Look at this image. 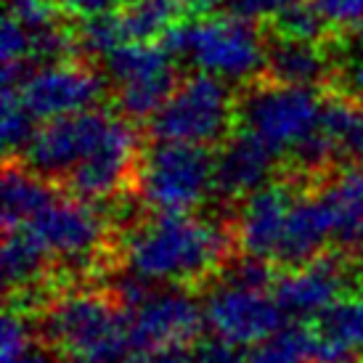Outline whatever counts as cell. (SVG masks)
Here are the masks:
<instances>
[{
	"label": "cell",
	"mask_w": 363,
	"mask_h": 363,
	"mask_svg": "<svg viewBox=\"0 0 363 363\" xmlns=\"http://www.w3.org/2000/svg\"><path fill=\"white\" fill-rule=\"evenodd\" d=\"M122 262L125 271L152 284L191 286L204 284L233 257V223L207 220L196 215L152 212L125 228Z\"/></svg>",
	"instance_id": "1"
},
{
	"label": "cell",
	"mask_w": 363,
	"mask_h": 363,
	"mask_svg": "<svg viewBox=\"0 0 363 363\" xmlns=\"http://www.w3.org/2000/svg\"><path fill=\"white\" fill-rule=\"evenodd\" d=\"M38 337L56 353L93 363H130L135 358L130 315L106 289H72L43 305L35 315Z\"/></svg>",
	"instance_id": "2"
},
{
	"label": "cell",
	"mask_w": 363,
	"mask_h": 363,
	"mask_svg": "<svg viewBox=\"0 0 363 363\" xmlns=\"http://www.w3.org/2000/svg\"><path fill=\"white\" fill-rule=\"evenodd\" d=\"M239 125V93L231 82L194 72L183 77L160 114L149 122L154 141L189 143L215 149L231 138Z\"/></svg>",
	"instance_id": "3"
},
{
	"label": "cell",
	"mask_w": 363,
	"mask_h": 363,
	"mask_svg": "<svg viewBox=\"0 0 363 363\" xmlns=\"http://www.w3.org/2000/svg\"><path fill=\"white\" fill-rule=\"evenodd\" d=\"M135 191L152 212L191 215L215 194V149L154 141L141 157Z\"/></svg>",
	"instance_id": "4"
},
{
	"label": "cell",
	"mask_w": 363,
	"mask_h": 363,
	"mask_svg": "<svg viewBox=\"0 0 363 363\" xmlns=\"http://www.w3.org/2000/svg\"><path fill=\"white\" fill-rule=\"evenodd\" d=\"M323 99L318 91L255 80L239 91V128L260 138L276 157L308 141L321 125Z\"/></svg>",
	"instance_id": "5"
},
{
	"label": "cell",
	"mask_w": 363,
	"mask_h": 363,
	"mask_svg": "<svg viewBox=\"0 0 363 363\" xmlns=\"http://www.w3.org/2000/svg\"><path fill=\"white\" fill-rule=\"evenodd\" d=\"M186 59L196 72L212 74L223 82L260 80L265 69V38L250 21H242L231 13H207L191 21L189 51Z\"/></svg>",
	"instance_id": "6"
},
{
	"label": "cell",
	"mask_w": 363,
	"mask_h": 363,
	"mask_svg": "<svg viewBox=\"0 0 363 363\" xmlns=\"http://www.w3.org/2000/svg\"><path fill=\"white\" fill-rule=\"evenodd\" d=\"M21 228H27L45 247L53 262H61L67 271H96L106 257L109 223L96 204L80 202L74 196H59Z\"/></svg>",
	"instance_id": "7"
},
{
	"label": "cell",
	"mask_w": 363,
	"mask_h": 363,
	"mask_svg": "<svg viewBox=\"0 0 363 363\" xmlns=\"http://www.w3.org/2000/svg\"><path fill=\"white\" fill-rule=\"evenodd\" d=\"M117 114L111 111L91 109L43 122L19 162L35 175L59 186L67 181V175L74 167H80L101 146Z\"/></svg>",
	"instance_id": "8"
},
{
	"label": "cell",
	"mask_w": 363,
	"mask_h": 363,
	"mask_svg": "<svg viewBox=\"0 0 363 363\" xmlns=\"http://www.w3.org/2000/svg\"><path fill=\"white\" fill-rule=\"evenodd\" d=\"M141 143L138 133L130 120L117 114L109 135L101 141V146L82 162L80 167L67 175L61 183L69 196L88 204L111 202L128 189H135L138 164H141Z\"/></svg>",
	"instance_id": "9"
},
{
	"label": "cell",
	"mask_w": 363,
	"mask_h": 363,
	"mask_svg": "<svg viewBox=\"0 0 363 363\" xmlns=\"http://www.w3.org/2000/svg\"><path fill=\"white\" fill-rule=\"evenodd\" d=\"M204 321L215 340L231 347H255L289 326L273 292H255L218 281L204 300Z\"/></svg>",
	"instance_id": "10"
},
{
	"label": "cell",
	"mask_w": 363,
	"mask_h": 363,
	"mask_svg": "<svg viewBox=\"0 0 363 363\" xmlns=\"http://www.w3.org/2000/svg\"><path fill=\"white\" fill-rule=\"evenodd\" d=\"M106 77L99 74L85 61H61L51 67H40L19 88L24 106L35 114V120H56L67 114L99 109V101L106 93Z\"/></svg>",
	"instance_id": "11"
},
{
	"label": "cell",
	"mask_w": 363,
	"mask_h": 363,
	"mask_svg": "<svg viewBox=\"0 0 363 363\" xmlns=\"http://www.w3.org/2000/svg\"><path fill=\"white\" fill-rule=\"evenodd\" d=\"M358 265H361L358 260L329 250L318 260L284 271L276 279L273 297L286 315L315 318L337 300H342L350 281L358 276Z\"/></svg>",
	"instance_id": "12"
},
{
	"label": "cell",
	"mask_w": 363,
	"mask_h": 363,
	"mask_svg": "<svg viewBox=\"0 0 363 363\" xmlns=\"http://www.w3.org/2000/svg\"><path fill=\"white\" fill-rule=\"evenodd\" d=\"M130 315V337L135 355L170 345H189L204 329V303L194 300L191 294L172 286L157 289L149 303H143Z\"/></svg>",
	"instance_id": "13"
},
{
	"label": "cell",
	"mask_w": 363,
	"mask_h": 363,
	"mask_svg": "<svg viewBox=\"0 0 363 363\" xmlns=\"http://www.w3.org/2000/svg\"><path fill=\"white\" fill-rule=\"evenodd\" d=\"M297 181H273L265 189L247 196L233 218V236L242 255H252L262 260H276L279 244L284 239V228L297 202Z\"/></svg>",
	"instance_id": "14"
},
{
	"label": "cell",
	"mask_w": 363,
	"mask_h": 363,
	"mask_svg": "<svg viewBox=\"0 0 363 363\" xmlns=\"http://www.w3.org/2000/svg\"><path fill=\"white\" fill-rule=\"evenodd\" d=\"M276 154L252 133L236 128L228 141L215 149V194L220 202H239L273 183Z\"/></svg>",
	"instance_id": "15"
},
{
	"label": "cell",
	"mask_w": 363,
	"mask_h": 363,
	"mask_svg": "<svg viewBox=\"0 0 363 363\" xmlns=\"http://www.w3.org/2000/svg\"><path fill=\"white\" fill-rule=\"evenodd\" d=\"M337 77L332 56L321 43H303L265 35V69L262 80H271L276 85L289 88H308L318 91Z\"/></svg>",
	"instance_id": "16"
},
{
	"label": "cell",
	"mask_w": 363,
	"mask_h": 363,
	"mask_svg": "<svg viewBox=\"0 0 363 363\" xmlns=\"http://www.w3.org/2000/svg\"><path fill=\"white\" fill-rule=\"evenodd\" d=\"M321 186V199L332 220V247L361 262L363 255V162L342 167Z\"/></svg>",
	"instance_id": "17"
},
{
	"label": "cell",
	"mask_w": 363,
	"mask_h": 363,
	"mask_svg": "<svg viewBox=\"0 0 363 363\" xmlns=\"http://www.w3.org/2000/svg\"><path fill=\"white\" fill-rule=\"evenodd\" d=\"M329 244H332V220H329V210L323 204L321 194L318 189L303 191L289 212L284 239L273 262L281 265L284 271L300 268L329 252L326 250Z\"/></svg>",
	"instance_id": "18"
},
{
	"label": "cell",
	"mask_w": 363,
	"mask_h": 363,
	"mask_svg": "<svg viewBox=\"0 0 363 363\" xmlns=\"http://www.w3.org/2000/svg\"><path fill=\"white\" fill-rule=\"evenodd\" d=\"M53 273V257L27 228H11L3 239V279L11 303L27 305Z\"/></svg>",
	"instance_id": "19"
},
{
	"label": "cell",
	"mask_w": 363,
	"mask_h": 363,
	"mask_svg": "<svg viewBox=\"0 0 363 363\" xmlns=\"http://www.w3.org/2000/svg\"><path fill=\"white\" fill-rule=\"evenodd\" d=\"M318 363L353 361L363 353V294H345L311 323Z\"/></svg>",
	"instance_id": "20"
},
{
	"label": "cell",
	"mask_w": 363,
	"mask_h": 363,
	"mask_svg": "<svg viewBox=\"0 0 363 363\" xmlns=\"http://www.w3.org/2000/svg\"><path fill=\"white\" fill-rule=\"evenodd\" d=\"M321 135L326 138L340 167L363 162V101L342 91L323 96L321 106Z\"/></svg>",
	"instance_id": "21"
},
{
	"label": "cell",
	"mask_w": 363,
	"mask_h": 363,
	"mask_svg": "<svg viewBox=\"0 0 363 363\" xmlns=\"http://www.w3.org/2000/svg\"><path fill=\"white\" fill-rule=\"evenodd\" d=\"M56 199H59L56 183L35 175L16 160L6 162V170H3V228L6 231L27 225Z\"/></svg>",
	"instance_id": "22"
},
{
	"label": "cell",
	"mask_w": 363,
	"mask_h": 363,
	"mask_svg": "<svg viewBox=\"0 0 363 363\" xmlns=\"http://www.w3.org/2000/svg\"><path fill=\"white\" fill-rule=\"evenodd\" d=\"M117 13L128 43H160L186 19L189 6L183 0H125Z\"/></svg>",
	"instance_id": "23"
},
{
	"label": "cell",
	"mask_w": 363,
	"mask_h": 363,
	"mask_svg": "<svg viewBox=\"0 0 363 363\" xmlns=\"http://www.w3.org/2000/svg\"><path fill=\"white\" fill-rule=\"evenodd\" d=\"M170 69H175V59L160 43H125L104 59V77H109L114 88L149 80Z\"/></svg>",
	"instance_id": "24"
},
{
	"label": "cell",
	"mask_w": 363,
	"mask_h": 363,
	"mask_svg": "<svg viewBox=\"0 0 363 363\" xmlns=\"http://www.w3.org/2000/svg\"><path fill=\"white\" fill-rule=\"evenodd\" d=\"M244 363H318V342L311 323H289L271 340L247 350Z\"/></svg>",
	"instance_id": "25"
},
{
	"label": "cell",
	"mask_w": 363,
	"mask_h": 363,
	"mask_svg": "<svg viewBox=\"0 0 363 363\" xmlns=\"http://www.w3.org/2000/svg\"><path fill=\"white\" fill-rule=\"evenodd\" d=\"M0 128H3V152H6V162L16 160L27 152V146L32 143L35 133H38V120L32 114L24 101H21L19 91L13 88H3V104H0Z\"/></svg>",
	"instance_id": "26"
},
{
	"label": "cell",
	"mask_w": 363,
	"mask_h": 363,
	"mask_svg": "<svg viewBox=\"0 0 363 363\" xmlns=\"http://www.w3.org/2000/svg\"><path fill=\"white\" fill-rule=\"evenodd\" d=\"M74 35H77V51L101 61L111 51H117L120 45L128 43L125 40V32H122V21L117 9L80 19L74 24Z\"/></svg>",
	"instance_id": "27"
},
{
	"label": "cell",
	"mask_w": 363,
	"mask_h": 363,
	"mask_svg": "<svg viewBox=\"0 0 363 363\" xmlns=\"http://www.w3.org/2000/svg\"><path fill=\"white\" fill-rule=\"evenodd\" d=\"M271 35L279 38H289V40H303V43H321L326 45V38L334 35L332 27L326 24L318 9L311 0H297L289 9H284L276 19L268 24Z\"/></svg>",
	"instance_id": "28"
},
{
	"label": "cell",
	"mask_w": 363,
	"mask_h": 363,
	"mask_svg": "<svg viewBox=\"0 0 363 363\" xmlns=\"http://www.w3.org/2000/svg\"><path fill=\"white\" fill-rule=\"evenodd\" d=\"M223 284L242 286V289H255V292H273L276 286V262L252 257V255H236L228 260V265L218 276Z\"/></svg>",
	"instance_id": "29"
},
{
	"label": "cell",
	"mask_w": 363,
	"mask_h": 363,
	"mask_svg": "<svg viewBox=\"0 0 363 363\" xmlns=\"http://www.w3.org/2000/svg\"><path fill=\"white\" fill-rule=\"evenodd\" d=\"M67 11L61 9L59 0H9V19H13L16 24H21L24 30L40 32L51 24L64 21Z\"/></svg>",
	"instance_id": "30"
},
{
	"label": "cell",
	"mask_w": 363,
	"mask_h": 363,
	"mask_svg": "<svg viewBox=\"0 0 363 363\" xmlns=\"http://www.w3.org/2000/svg\"><path fill=\"white\" fill-rule=\"evenodd\" d=\"M332 32L363 30V0H311Z\"/></svg>",
	"instance_id": "31"
},
{
	"label": "cell",
	"mask_w": 363,
	"mask_h": 363,
	"mask_svg": "<svg viewBox=\"0 0 363 363\" xmlns=\"http://www.w3.org/2000/svg\"><path fill=\"white\" fill-rule=\"evenodd\" d=\"M32 35L13 19H3L0 35V59L3 64H32Z\"/></svg>",
	"instance_id": "32"
},
{
	"label": "cell",
	"mask_w": 363,
	"mask_h": 363,
	"mask_svg": "<svg viewBox=\"0 0 363 363\" xmlns=\"http://www.w3.org/2000/svg\"><path fill=\"white\" fill-rule=\"evenodd\" d=\"M297 0H231L225 6V13H231L236 19L250 21V24H271L284 9H289Z\"/></svg>",
	"instance_id": "33"
},
{
	"label": "cell",
	"mask_w": 363,
	"mask_h": 363,
	"mask_svg": "<svg viewBox=\"0 0 363 363\" xmlns=\"http://www.w3.org/2000/svg\"><path fill=\"white\" fill-rule=\"evenodd\" d=\"M130 363H194V350L189 345H170V347L146 350L135 355Z\"/></svg>",
	"instance_id": "34"
},
{
	"label": "cell",
	"mask_w": 363,
	"mask_h": 363,
	"mask_svg": "<svg viewBox=\"0 0 363 363\" xmlns=\"http://www.w3.org/2000/svg\"><path fill=\"white\" fill-rule=\"evenodd\" d=\"M337 77L342 80V88H334V91H342L347 96L358 99V101H363V56L345 64L342 74H337Z\"/></svg>",
	"instance_id": "35"
},
{
	"label": "cell",
	"mask_w": 363,
	"mask_h": 363,
	"mask_svg": "<svg viewBox=\"0 0 363 363\" xmlns=\"http://www.w3.org/2000/svg\"><path fill=\"white\" fill-rule=\"evenodd\" d=\"M59 3L67 13H74L77 19H85V16H96V13L111 11L114 0H59Z\"/></svg>",
	"instance_id": "36"
},
{
	"label": "cell",
	"mask_w": 363,
	"mask_h": 363,
	"mask_svg": "<svg viewBox=\"0 0 363 363\" xmlns=\"http://www.w3.org/2000/svg\"><path fill=\"white\" fill-rule=\"evenodd\" d=\"M186 6H189V11L191 13H207V11H212V9H225L231 0H183Z\"/></svg>",
	"instance_id": "37"
},
{
	"label": "cell",
	"mask_w": 363,
	"mask_h": 363,
	"mask_svg": "<svg viewBox=\"0 0 363 363\" xmlns=\"http://www.w3.org/2000/svg\"><path fill=\"white\" fill-rule=\"evenodd\" d=\"M61 363H93V361H88V358H74V355H64Z\"/></svg>",
	"instance_id": "38"
},
{
	"label": "cell",
	"mask_w": 363,
	"mask_h": 363,
	"mask_svg": "<svg viewBox=\"0 0 363 363\" xmlns=\"http://www.w3.org/2000/svg\"><path fill=\"white\" fill-rule=\"evenodd\" d=\"M340 363H363L361 358H353V361H340Z\"/></svg>",
	"instance_id": "39"
}]
</instances>
